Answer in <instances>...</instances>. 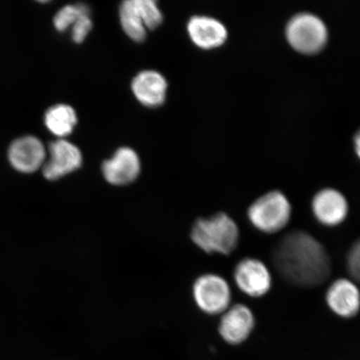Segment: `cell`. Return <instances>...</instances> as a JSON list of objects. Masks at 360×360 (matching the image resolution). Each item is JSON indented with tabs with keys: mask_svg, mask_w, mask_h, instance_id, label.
Returning <instances> with one entry per match:
<instances>
[{
	"mask_svg": "<svg viewBox=\"0 0 360 360\" xmlns=\"http://www.w3.org/2000/svg\"><path fill=\"white\" fill-rule=\"evenodd\" d=\"M328 307L343 319H352L360 311V290L346 278H338L328 286L326 294Z\"/></svg>",
	"mask_w": 360,
	"mask_h": 360,
	"instance_id": "8fae6325",
	"label": "cell"
},
{
	"mask_svg": "<svg viewBox=\"0 0 360 360\" xmlns=\"http://www.w3.org/2000/svg\"><path fill=\"white\" fill-rule=\"evenodd\" d=\"M311 210L319 224L326 227H336L347 219L349 206L347 199L340 191L325 188L315 193Z\"/></svg>",
	"mask_w": 360,
	"mask_h": 360,
	"instance_id": "52a82bcc",
	"label": "cell"
},
{
	"mask_svg": "<svg viewBox=\"0 0 360 360\" xmlns=\"http://www.w3.org/2000/svg\"><path fill=\"white\" fill-rule=\"evenodd\" d=\"M354 148L360 159V129L354 136Z\"/></svg>",
	"mask_w": 360,
	"mask_h": 360,
	"instance_id": "44dd1931",
	"label": "cell"
},
{
	"mask_svg": "<svg viewBox=\"0 0 360 360\" xmlns=\"http://www.w3.org/2000/svg\"><path fill=\"white\" fill-rule=\"evenodd\" d=\"M292 206L281 191H271L259 196L249 206L247 217L252 226L266 235H274L289 224Z\"/></svg>",
	"mask_w": 360,
	"mask_h": 360,
	"instance_id": "3957f363",
	"label": "cell"
},
{
	"mask_svg": "<svg viewBox=\"0 0 360 360\" xmlns=\"http://www.w3.org/2000/svg\"><path fill=\"white\" fill-rule=\"evenodd\" d=\"M288 41L297 51L315 53L325 46L328 30L323 21L314 13L303 12L292 16L286 26Z\"/></svg>",
	"mask_w": 360,
	"mask_h": 360,
	"instance_id": "277c9868",
	"label": "cell"
},
{
	"mask_svg": "<svg viewBox=\"0 0 360 360\" xmlns=\"http://www.w3.org/2000/svg\"><path fill=\"white\" fill-rule=\"evenodd\" d=\"M187 30L193 43L204 49L219 47L228 37L222 22L209 16H193L188 22Z\"/></svg>",
	"mask_w": 360,
	"mask_h": 360,
	"instance_id": "5bb4252c",
	"label": "cell"
},
{
	"mask_svg": "<svg viewBox=\"0 0 360 360\" xmlns=\"http://www.w3.org/2000/svg\"><path fill=\"white\" fill-rule=\"evenodd\" d=\"M349 276L360 283V238L351 245L346 258Z\"/></svg>",
	"mask_w": 360,
	"mask_h": 360,
	"instance_id": "d6986e66",
	"label": "cell"
},
{
	"mask_svg": "<svg viewBox=\"0 0 360 360\" xmlns=\"http://www.w3.org/2000/svg\"><path fill=\"white\" fill-rule=\"evenodd\" d=\"M82 161V154L77 146L65 139H58L49 147L43 174L49 180H56L79 169Z\"/></svg>",
	"mask_w": 360,
	"mask_h": 360,
	"instance_id": "9c48e42d",
	"label": "cell"
},
{
	"mask_svg": "<svg viewBox=\"0 0 360 360\" xmlns=\"http://www.w3.org/2000/svg\"><path fill=\"white\" fill-rule=\"evenodd\" d=\"M131 88L135 98L143 105L155 108L165 103L168 84L164 76L158 72L146 70L135 76Z\"/></svg>",
	"mask_w": 360,
	"mask_h": 360,
	"instance_id": "4fadbf2b",
	"label": "cell"
},
{
	"mask_svg": "<svg viewBox=\"0 0 360 360\" xmlns=\"http://www.w3.org/2000/svg\"><path fill=\"white\" fill-rule=\"evenodd\" d=\"M93 24L90 20L89 15L81 16L79 19L71 27L72 39L75 43L80 44L86 39L90 30H92Z\"/></svg>",
	"mask_w": 360,
	"mask_h": 360,
	"instance_id": "ffe728a7",
	"label": "cell"
},
{
	"mask_svg": "<svg viewBox=\"0 0 360 360\" xmlns=\"http://www.w3.org/2000/svg\"><path fill=\"white\" fill-rule=\"evenodd\" d=\"M84 15H89V11L88 7L84 4L67 6L56 13L53 18V25L58 31L64 32L66 30L71 28L75 22Z\"/></svg>",
	"mask_w": 360,
	"mask_h": 360,
	"instance_id": "e0dca14e",
	"label": "cell"
},
{
	"mask_svg": "<svg viewBox=\"0 0 360 360\" xmlns=\"http://www.w3.org/2000/svg\"><path fill=\"white\" fill-rule=\"evenodd\" d=\"M193 295L198 307L205 314H222L231 307V286L218 274H206L198 278L193 283Z\"/></svg>",
	"mask_w": 360,
	"mask_h": 360,
	"instance_id": "5b68a950",
	"label": "cell"
},
{
	"mask_svg": "<svg viewBox=\"0 0 360 360\" xmlns=\"http://www.w3.org/2000/svg\"><path fill=\"white\" fill-rule=\"evenodd\" d=\"M141 170V160L136 152L128 147L119 148L111 159L102 165V173L106 181L117 186L133 183Z\"/></svg>",
	"mask_w": 360,
	"mask_h": 360,
	"instance_id": "30bf717a",
	"label": "cell"
},
{
	"mask_svg": "<svg viewBox=\"0 0 360 360\" xmlns=\"http://www.w3.org/2000/svg\"><path fill=\"white\" fill-rule=\"evenodd\" d=\"M233 278L238 289L251 298L266 295L272 287V276L263 261L247 257L238 261Z\"/></svg>",
	"mask_w": 360,
	"mask_h": 360,
	"instance_id": "8992f818",
	"label": "cell"
},
{
	"mask_svg": "<svg viewBox=\"0 0 360 360\" xmlns=\"http://www.w3.org/2000/svg\"><path fill=\"white\" fill-rule=\"evenodd\" d=\"M272 263L278 276L290 285L313 288L331 276L332 264L326 247L311 233L296 229L274 246Z\"/></svg>",
	"mask_w": 360,
	"mask_h": 360,
	"instance_id": "6da1fadb",
	"label": "cell"
},
{
	"mask_svg": "<svg viewBox=\"0 0 360 360\" xmlns=\"http://www.w3.org/2000/svg\"><path fill=\"white\" fill-rule=\"evenodd\" d=\"M8 160L13 168L22 173H33L44 165L46 150L41 141L33 136L16 139L8 150Z\"/></svg>",
	"mask_w": 360,
	"mask_h": 360,
	"instance_id": "7c38bea8",
	"label": "cell"
},
{
	"mask_svg": "<svg viewBox=\"0 0 360 360\" xmlns=\"http://www.w3.org/2000/svg\"><path fill=\"white\" fill-rule=\"evenodd\" d=\"M240 236V229L235 220L222 212L198 219L191 231L193 242L202 250L224 255L236 250Z\"/></svg>",
	"mask_w": 360,
	"mask_h": 360,
	"instance_id": "7a4b0ae2",
	"label": "cell"
},
{
	"mask_svg": "<svg viewBox=\"0 0 360 360\" xmlns=\"http://www.w3.org/2000/svg\"><path fill=\"white\" fill-rule=\"evenodd\" d=\"M77 115L73 108L67 105H58L49 108L44 115L47 129L56 136H68L77 124Z\"/></svg>",
	"mask_w": 360,
	"mask_h": 360,
	"instance_id": "9a60e30c",
	"label": "cell"
},
{
	"mask_svg": "<svg viewBox=\"0 0 360 360\" xmlns=\"http://www.w3.org/2000/svg\"><path fill=\"white\" fill-rule=\"evenodd\" d=\"M120 24L126 34L136 42L146 38L147 29L138 11L136 0H127L120 8Z\"/></svg>",
	"mask_w": 360,
	"mask_h": 360,
	"instance_id": "2e32d148",
	"label": "cell"
},
{
	"mask_svg": "<svg viewBox=\"0 0 360 360\" xmlns=\"http://www.w3.org/2000/svg\"><path fill=\"white\" fill-rule=\"evenodd\" d=\"M219 325V335L231 345H238L249 339L255 327V314L247 305L236 304L224 312Z\"/></svg>",
	"mask_w": 360,
	"mask_h": 360,
	"instance_id": "ba28073f",
	"label": "cell"
},
{
	"mask_svg": "<svg viewBox=\"0 0 360 360\" xmlns=\"http://www.w3.org/2000/svg\"><path fill=\"white\" fill-rule=\"evenodd\" d=\"M136 6L147 30H155L163 22V15L153 0H136Z\"/></svg>",
	"mask_w": 360,
	"mask_h": 360,
	"instance_id": "ac0fdd59",
	"label": "cell"
}]
</instances>
